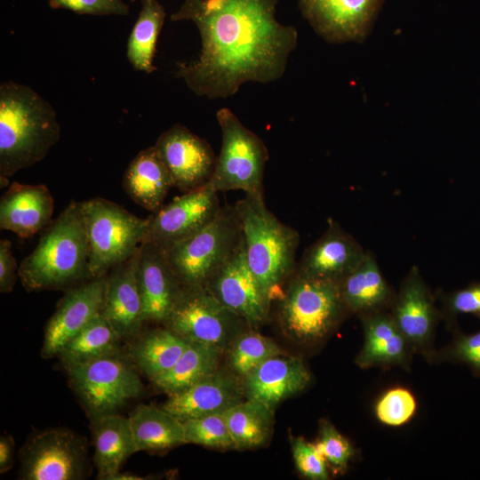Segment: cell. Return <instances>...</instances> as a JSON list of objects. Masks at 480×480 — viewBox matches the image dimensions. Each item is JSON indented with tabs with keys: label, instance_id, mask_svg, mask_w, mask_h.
<instances>
[{
	"label": "cell",
	"instance_id": "e0dca14e",
	"mask_svg": "<svg viewBox=\"0 0 480 480\" xmlns=\"http://www.w3.org/2000/svg\"><path fill=\"white\" fill-rule=\"evenodd\" d=\"M107 276L70 287L45 325L41 356H57L60 349L102 313Z\"/></svg>",
	"mask_w": 480,
	"mask_h": 480
},
{
	"label": "cell",
	"instance_id": "cb8c5ba5",
	"mask_svg": "<svg viewBox=\"0 0 480 480\" xmlns=\"http://www.w3.org/2000/svg\"><path fill=\"white\" fill-rule=\"evenodd\" d=\"M54 201L45 185L13 182L0 201V228L26 238L50 221Z\"/></svg>",
	"mask_w": 480,
	"mask_h": 480
},
{
	"label": "cell",
	"instance_id": "83f0119b",
	"mask_svg": "<svg viewBox=\"0 0 480 480\" xmlns=\"http://www.w3.org/2000/svg\"><path fill=\"white\" fill-rule=\"evenodd\" d=\"M139 451H162L186 443L183 422L154 405L140 404L129 417Z\"/></svg>",
	"mask_w": 480,
	"mask_h": 480
},
{
	"label": "cell",
	"instance_id": "4dcf8cb0",
	"mask_svg": "<svg viewBox=\"0 0 480 480\" xmlns=\"http://www.w3.org/2000/svg\"><path fill=\"white\" fill-rule=\"evenodd\" d=\"M221 351L214 346L188 341L172 369L152 382L167 395L183 390L217 371Z\"/></svg>",
	"mask_w": 480,
	"mask_h": 480
},
{
	"label": "cell",
	"instance_id": "f1b7e54d",
	"mask_svg": "<svg viewBox=\"0 0 480 480\" xmlns=\"http://www.w3.org/2000/svg\"><path fill=\"white\" fill-rule=\"evenodd\" d=\"M188 345L187 340L164 326L140 336L130 355L136 367L153 381L172 369Z\"/></svg>",
	"mask_w": 480,
	"mask_h": 480
},
{
	"label": "cell",
	"instance_id": "52a82bcc",
	"mask_svg": "<svg viewBox=\"0 0 480 480\" xmlns=\"http://www.w3.org/2000/svg\"><path fill=\"white\" fill-rule=\"evenodd\" d=\"M241 239L235 206H221L214 219L164 251L183 287H204Z\"/></svg>",
	"mask_w": 480,
	"mask_h": 480
},
{
	"label": "cell",
	"instance_id": "e575fe53",
	"mask_svg": "<svg viewBox=\"0 0 480 480\" xmlns=\"http://www.w3.org/2000/svg\"><path fill=\"white\" fill-rule=\"evenodd\" d=\"M187 444L209 448L236 449L223 412L209 414L183 421Z\"/></svg>",
	"mask_w": 480,
	"mask_h": 480
},
{
	"label": "cell",
	"instance_id": "7bdbcfd3",
	"mask_svg": "<svg viewBox=\"0 0 480 480\" xmlns=\"http://www.w3.org/2000/svg\"><path fill=\"white\" fill-rule=\"evenodd\" d=\"M14 442L11 436L4 435L0 437V472L8 471L13 464Z\"/></svg>",
	"mask_w": 480,
	"mask_h": 480
},
{
	"label": "cell",
	"instance_id": "d590c367",
	"mask_svg": "<svg viewBox=\"0 0 480 480\" xmlns=\"http://www.w3.org/2000/svg\"><path fill=\"white\" fill-rule=\"evenodd\" d=\"M418 403L413 393L404 387L383 392L374 404V414L381 424L398 428L408 423L416 413Z\"/></svg>",
	"mask_w": 480,
	"mask_h": 480
},
{
	"label": "cell",
	"instance_id": "4fadbf2b",
	"mask_svg": "<svg viewBox=\"0 0 480 480\" xmlns=\"http://www.w3.org/2000/svg\"><path fill=\"white\" fill-rule=\"evenodd\" d=\"M204 287L248 326L256 327L268 320L272 300L247 263L242 236L235 251Z\"/></svg>",
	"mask_w": 480,
	"mask_h": 480
},
{
	"label": "cell",
	"instance_id": "ba28073f",
	"mask_svg": "<svg viewBox=\"0 0 480 480\" xmlns=\"http://www.w3.org/2000/svg\"><path fill=\"white\" fill-rule=\"evenodd\" d=\"M222 135L221 148L210 180L218 192L242 190L263 194V175L268 152L263 140L245 127L228 108L216 113Z\"/></svg>",
	"mask_w": 480,
	"mask_h": 480
},
{
	"label": "cell",
	"instance_id": "603a6c76",
	"mask_svg": "<svg viewBox=\"0 0 480 480\" xmlns=\"http://www.w3.org/2000/svg\"><path fill=\"white\" fill-rule=\"evenodd\" d=\"M139 254L140 249L112 268L107 276L101 314L121 338L136 334L144 323L137 282Z\"/></svg>",
	"mask_w": 480,
	"mask_h": 480
},
{
	"label": "cell",
	"instance_id": "30bf717a",
	"mask_svg": "<svg viewBox=\"0 0 480 480\" xmlns=\"http://www.w3.org/2000/svg\"><path fill=\"white\" fill-rule=\"evenodd\" d=\"M163 324L188 341L223 350L246 323L206 287H183Z\"/></svg>",
	"mask_w": 480,
	"mask_h": 480
},
{
	"label": "cell",
	"instance_id": "5bb4252c",
	"mask_svg": "<svg viewBox=\"0 0 480 480\" xmlns=\"http://www.w3.org/2000/svg\"><path fill=\"white\" fill-rule=\"evenodd\" d=\"M209 182L177 196L154 215L144 242L163 251L192 236L211 222L221 208Z\"/></svg>",
	"mask_w": 480,
	"mask_h": 480
},
{
	"label": "cell",
	"instance_id": "60d3db41",
	"mask_svg": "<svg viewBox=\"0 0 480 480\" xmlns=\"http://www.w3.org/2000/svg\"><path fill=\"white\" fill-rule=\"evenodd\" d=\"M53 9H65L77 14L126 16L129 7L123 0H49Z\"/></svg>",
	"mask_w": 480,
	"mask_h": 480
},
{
	"label": "cell",
	"instance_id": "3957f363",
	"mask_svg": "<svg viewBox=\"0 0 480 480\" xmlns=\"http://www.w3.org/2000/svg\"><path fill=\"white\" fill-rule=\"evenodd\" d=\"M18 276L28 291L69 288L92 279L81 202H70L47 228Z\"/></svg>",
	"mask_w": 480,
	"mask_h": 480
},
{
	"label": "cell",
	"instance_id": "6da1fadb",
	"mask_svg": "<svg viewBox=\"0 0 480 480\" xmlns=\"http://www.w3.org/2000/svg\"><path fill=\"white\" fill-rule=\"evenodd\" d=\"M278 0H185L171 20H190L201 37L196 60L177 63L190 91L211 100L235 95L249 82L280 79L298 43L276 18Z\"/></svg>",
	"mask_w": 480,
	"mask_h": 480
},
{
	"label": "cell",
	"instance_id": "d6986e66",
	"mask_svg": "<svg viewBox=\"0 0 480 480\" xmlns=\"http://www.w3.org/2000/svg\"><path fill=\"white\" fill-rule=\"evenodd\" d=\"M137 282L143 321L164 324L183 286L164 252L148 242H143L140 247Z\"/></svg>",
	"mask_w": 480,
	"mask_h": 480
},
{
	"label": "cell",
	"instance_id": "7a4b0ae2",
	"mask_svg": "<svg viewBox=\"0 0 480 480\" xmlns=\"http://www.w3.org/2000/svg\"><path fill=\"white\" fill-rule=\"evenodd\" d=\"M60 137L52 105L13 81L0 85V176L6 179L43 160Z\"/></svg>",
	"mask_w": 480,
	"mask_h": 480
},
{
	"label": "cell",
	"instance_id": "7402d4cb",
	"mask_svg": "<svg viewBox=\"0 0 480 480\" xmlns=\"http://www.w3.org/2000/svg\"><path fill=\"white\" fill-rule=\"evenodd\" d=\"M364 342L355 363L362 369L401 367L409 370L415 354L389 311L359 316Z\"/></svg>",
	"mask_w": 480,
	"mask_h": 480
},
{
	"label": "cell",
	"instance_id": "9c48e42d",
	"mask_svg": "<svg viewBox=\"0 0 480 480\" xmlns=\"http://www.w3.org/2000/svg\"><path fill=\"white\" fill-rule=\"evenodd\" d=\"M136 365L117 349L67 369L90 418L116 412L142 392Z\"/></svg>",
	"mask_w": 480,
	"mask_h": 480
},
{
	"label": "cell",
	"instance_id": "4316f807",
	"mask_svg": "<svg viewBox=\"0 0 480 480\" xmlns=\"http://www.w3.org/2000/svg\"><path fill=\"white\" fill-rule=\"evenodd\" d=\"M123 186L130 198L144 209L155 213L163 206L173 182L155 146L141 150L131 161Z\"/></svg>",
	"mask_w": 480,
	"mask_h": 480
},
{
	"label": "cell",
	"instance_id": "7c38bea8",
	"mask_svg": "<svg viewBox=\"0 0 480 480\" xmlns=\"http://www.w3.org/2000/svg\"><path fill=\"white\" fill-rule=\"evenodd\" d=\"M389 313L414 353L428 362L436 361L434 339L442 314L417 266H412L401 282Z\"/></svg>",
	"mask_w": 480,
	"mask_h": 480
},
{
	"label": "cell",
	"instance_id": "b9f144b4",
	"mask_svg": "<svg viewBox=\"0 0 480 480\" xmlns=\"http://www.w3.org/2000/svg\"><path fill=\"white\" fill-rule=\"evenodd\" d=\"M17 264L12 252V243L7 239L0 241V292L9 293L16 281Z\"/></svg>",
	"mask_w": 480,
	"mask_h": 480
},
{
	"label": "cell",
	"instance_id": "d4e9b609",
	"mask_svg": "<svg viewBox=\"0 0 480 480\" xmlns=\"http://www.w3.org/2000/svg\"><path fill=\"white\" fill-rule=\"evenodd\" d=\"M339 286L348 313L358 317L388 311L396 292L381 273L374 254L369 250L362 262Z\"/></svg>",
	"mask_w": 480,
	"mask_h": 480
},
{
	"label": "cell",
	"instance_id": "ee69618b",
	"mask_svg": "<svg viewBox=\"0 0 480 480\" xmlns=\"http://www.w3.org/2000/svg\"><path fill=\"white\" fill-rule=\"evenodd\" d=\"M144 479V477H140V476L134 475L132 473H123L118 471L116 473L110 480H140Z\"/></svg>",
	"mask_w": 480,
	"mask_h": 480
},
{
	"label": "cell",
	"instance_id": "d6a6232c",
	"mask_svg": "<svg viewBox=\"0 0 480 480\" xmlns=\"http://www.w3.org/2000/svg\"><path fill=\"white\" fill-rule=\"evenodd\" d=\"M122 338L102 314L96 316L58 353L65 369L119 349Z\"/></svg>",
	"mask_w": 480,
	"mask_h": 480
},
{
	"label": "cell",
	"instance_id": "f546056e",
	"mask_svg": "<svg viewBox=\"0 0 480 480\" xmlns=\"http://www.w3.org/2000/svg\"><path fill=\"white\" fill-rule=\"evenodd\" d=\"M274 410L246 398L223 412L236 449H253L267 443L272 433Z\"/></svg>",
	"mask_w": 480,
	"mask_h": 480
},
{
	"label": "cell",
	"instance_id": "9a60e30c",
	"mask_svg": "<svg viewBox=\"0 0 480 480\" xmlns=\"http://www.w3.org/2000/svg\"><path fill=\"white\" fill-rule=\"evenodd\" d=\"M385 0H298L303 17L324 40L361 43L371 33Z\"/></svg>",
	"mask_w": 480,
	"mask_h": 480
},
{
	"label": "cell",
	"instance_id": "8fae6325",
	"mask_svg": "<svg viewBox=\"0 0 480 480\" xmlns=\"http://www.w3.org/2000/svg\"><path fill=\"white\" fill-rule=\"evenodd\" d=\"M20 461L21 479H84L88 469L86 443L68 429L49 428L28 440Z\"/></svg>",
	"mask_w": 480,
	"mask_h": 480
},
{
	"label": "cell",
	"instance_id": "484cf974",
	"mask_svg": "<svg viewBox=\"0 0 480 480\" xmlns=\"http://www.w3.org/2000/svg\"><path fill=\"white\" fill-rule=\"evenodd\" d=\"M91 420L97 478L110 480L126 459L138 452L130 420L116 412Z\"/></svg>",
	"mask_w": 480,
	"mask_h": 480
},
{
	"label": "cell",
	"instance_id": "5b68a950",
	"mask_svg": "<svg viewBox=\"0 0 480 480\" xmlns=\"http://www.w3.org/2000/svg\"><path fill=\"white\" fill-rule=\"evenodd\" d=\"M278 300L283 330L292 339L304 344L324 340L349 314L339 284L294 274Z\"/></svg>",
	"mask_w": 480,
	"mask_h": 480
},
{
	"label": "cell",
	"instance_id": "8992f818",
	"mask_svg": "<svg viewBox=\"0 0 480 480\" xmlns=\"http://www.w3.org/2000/svg\"><path fill=\"white\" fill-rule=\"evenodd\" d=\"M81 206L92 278L105 276L140 249L147 237L151 216L139 218L102 198L81 202Z\"/></svg>",
	"mask_w": 480,
	"mask_h": 480
},
{
	"label": "cell",
	"instance_id": "836d02e7",
	"mask_svg": "<svg viewBox=\"0 0 480 480\" xmlns=\"http://www.w3.org/2000/svg\"><path fill=\"white\" fill-rule=\"evenodd\" d=\"M283 353L272 339L246 331L241 332L234 339L228 361L231 369L237 375L244 377L268 358Z\"/></svg>",
	"mask_w": 480,
	"mask_h": 480
},
{
	"label": "cell",
	"instance_id": "277c9868",
	"mask_svg": "<svg viewBox=\"0 0 480 480\" xmlns=\"http://www.w3.org/2000/svg\"><path fill=\"white\" fill-rule=\"evenodd\" d=\"M234 206L247 263L270 300H279L296 270L299 233L268 209L263 194H245Z\"/></svg>",
	"mask_w": 480,
	"mask_h": 480
},
{
	"label": "cell",
	"instance_id": "2e32d148",
	"mask_svg": "<svg viewBox=\"0 0 480 480\" xmlns=\"http://www.w3.org/2000/svg\"><path fill=\"white\" fill-rule=\"evenodd\" d=\"M172 179L173 187L188 192L206 184L216 157L212 147L187 127L175 124L154 145Z\"/></svg>",
	"mask_w": 480,
	"mask_h": 480
},
{
	"label": "cell",
	"instance_id": "ab89813d",
	"mask_svg": "<svg viewBox=\"0 0 480 480\" xmlns=\"http://www.w3.org/2000/svg\"><path fill=\"white\" fill-rule=\"evenodd\" d=\"M443 305L442 315L452 324L458 315H472L480 318V282L445 294Z\"/></svg>",
	"mask_w": 480,
	"mask_h": 480
},
{
	"label": "cell",
	"instance_id": "44dd1931",
	"mask_svg": "<svg viewBox=\"0 0 480 480\" xmlns=\"http://www.w3.org/2000/svg\"><path fill=\"white\" fill-rule=\"evenodd\" d=\"M244 392L235 378L216 371L194 385L168 395L163 408L182 422L223 412L243 401Z\"/></svg>",
	"mask_w": 480,
	"mask_h": 480
},
{
	"label": "cell",
	"instance_id": "ac0fdd59",
	"mask_svg": "<svg viewBox=\"0 0 480 480\" xmlns=\"http://www.w3.org/2000/svg\"><path fill=\"white\" fill-rule=\"evenodd\" d=\"M366 251L334 220L297 263L294 275L340 284L364 260Z\"/></svg>",
	"mask_w": 480,
	"mask_h": 480
},
{
	"label": "cell",
	"instance_id": "ffe728a7",
	"mask_svg": "<svg viewBox=\"0 0 480 480\" xmlns=\"http://www.w3.org/2000/svg\"><path fill=\"white\" fill-rule=\"evenodd\" d=\"M311 373L302 359L283 354L271 356L244 377V396L275 409L284 400L304 390Z\"/></svg>",
	"mask_w": 480,
	"mask_h": 480
},
{
	"label": "cell",
	"instance_id": "8d00e7d4",
	"mask_svg": "<svg viewBox=\"0 0 480 480\" xmlns=\"http://www.w3.org/2000/svg\"><path fill=\"white\" fill-rule=\"evenodd\" d=\"M316 444L334 474L344 473L355 456L351 443L328 420H322Z\"/></svg>",
	"mask_w": 480,
	"mask_h": 480
},
{
	"label": "cell",
	"instance_id": "f35d334b",
	"mask_svg": "<svg viewBox=\"0 0 480 480\" xmlns=\"http://www.w3.org/2000/svg\"><path fill=\"white\" fill-rule=\"evenodd\" d=\"M291 448L297 470L310 480H328V465L316 443L302 437H291Z\"/></svg>",
	"mask_w": 480,
	"mask_h": 480
},
{
	"label": "cell",
	"instance_id": "74e56055",
	"mask_svg": "<svg viewBox=\"0 0 480 480\" xmlns=\"http://www.w3.org/2000/svg\"><path fill=\"white\" fill-rule=\"evenodd\" d=\"M467 365L473 375L480 378V330L470 334L457 330L452 342L436 359Z\"/></svg>",
	"mask_w": 480,
	"mask_h": 480
},
{
	"label": "cell",
	"instance_id": "1f68e13d",
	"mask_svg": "<svg viewBox=\"0 0 480 480\" xmlns=\"http://www.w3.org/2000/svg\"><path fill=\"white\" fill-rule=\"evenodd\" d=\"M140 3V12L128 38L126 55L134 69L149 74L156 70L153 61L165 10L158 0Z\"/></svg>",
	"mask_w": 480,
	"mask_h": 480
}]
</instances>
